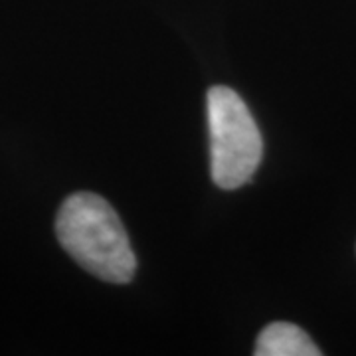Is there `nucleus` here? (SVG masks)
I'll use <instances>...</instances> for the list:
<instances>
[{
  "mask_svg": "<svg viewBox=\"0 0 356 356\" xmlns=\"http://www.w3.org/2000/svg\"><path fill=\"white\" fill-rule=\"evenodd\" d=\"M56 234L67 254L91 275L109 283H129L137 259L127 229L105 198L93 192H76L65 198Z\"/></svg>",
  "mask_w": 356,
  "mask_h": 356,
  "instance_id": "f257e3e1",
  "label": "nucleus"
},
{
  "mask_svg": "<svg viewBox=\"0 0 356 356\" xmlns=\"http://www.w3.org/2000/svg\"><path fill=\"white\" fill-rule=\"evenodd\" d=\"M212 180L224 191H236L255 175L264 140L254 115L234 89L216 86L208 91Z\"/></svg>",
  "mask_w": 356,
  "mask_h": 356,
  "instance_id": "f03ea898",
  "label": "nucleus"
},
{
  "mask_svg": "<svg viewBox=\"0 0 356 356\" xmlns=\"http://www.w3.org/2000/svg\"><path fill=\"white\" fill-rule=\"evenodd\" d=\"M255 356H318L321 350L301 327L277 321L259 332L254 348Z\"/></svg>",
  "mask_w": 356,
  "mask_h": 356,
  "instance_id": "7ed1b4c3",
  "label": "nucleus"
}]
</instances>
